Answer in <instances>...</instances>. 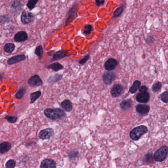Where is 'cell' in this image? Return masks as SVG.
<instances>
[{"mask_svg":"<svg viewBox=\"0 0 168 168\" xmlns=\"http://www.w3.org/2000/svg\"><path fill=\"white\" fill-rule=\"evenodd\" d=\"M141 82L139 80H136L133 83V86H132L131 87L130 89V92L131 93H135L137 92V91L139 89V87L141 86Z\"/></svg>","mask_w":168,"mask_h":168,"instance_id":"603a6c76","label":"cell"},{"mask_svg":"<svg viewBox=\"0 0 168 168\" xmlns=\"http://www.w3.org/2000/svg\"><path fill=\"white\" fill-rule=\"evenodd\" d=\"M28 83L32 87L39 86L42 84V80L38 75H34L31 77Z\"/></svg>","mask_w":168,"mask_h":168,"instance_id":"52a82bcc","label":"cell"},{"mask_svg":"<svg viewBox=\"0 0 168 168\" xmlns=\"http://www.w3.org/2000/svg\"><path fill=\"white\" fill-rule=\"evenodd\" d=\"M56 163L53 160L51 159H46L43 160L41 163L40 168H56Z\"/></svg>","mask_w":168,"mask_h":168,"instance_id":"7c38bea8","label":"cell"},{"mask_svg":"<svg viewBox=\"0 0 168 168\" xmlns=\"http://www.w3.org/2000/svg\"><path fill=\"white\" fill-rule=\"evenodd\" d=\"M26 93V89L24 88H21L15 94V98L17 99H20Z\"/></svg>","mask_w":168,"mask_h":168,"instance_id":"4316f807","label":"cell"},{"mask_svg":"<svg viewBox=\"0 0 168 168\" xmlns=\"http://www.w3.org/2000/svg\"><path fill=\"white\" fill-rule=\"evenodd\" d=\"M47 69H51V70H52L53 71L55 72H57L59 71V70H62L64 68V67L62 66V65L60 63H54L52 64L49 65L47 67Z\"/></svg>","mask_w":168,"mask_h":168,"instance_id":"ffe728a7","label":"cell"},{"mask_svg":"<svg viewBox=\"0 0 168 168\" xmlns=\"http://www.w3.org/2000/svg\"><path fill=\"white\" fill-rule=\"evenodd\" d=\"M162 87L161 83L160 82H157L153 84L152 87V90L154 92H157Z\"/></svg>","mask_w":168,"mask_h":168,"instance_id":"1f68e13d","label":"cell"},{"mask_svg":"<svg viewBox=\"0 0 168 168\" xmlns=\"http://www.w3.org/2000/svg\"><path fill=\"white\" fill-rule=\"evenodd\" d=\"M35 53L38 56L39 59V60L42 59L43 54V50L42 46V45H39V46H37L36 49H35Z\"/></svg>","mask_w":168,"mask_h":168,"instance_id":"d4e9b609","label":"cell"},{"mask_svg":"<svg viewBox=\"0 0 168 168\" xmlns=\"http://www.w3.org/2000/svg\"><path fill=\"white\" fill-rule=\"evenodd\" d=\"M34 18L33 13L28 11H24L21 16V22L24 24H28L34 21Z\"/></svg>","mask_w":168,"mask_h":168,"instance_id":"5b68a950","label":"cell"},{"mask_svg":"<svg viewBox=\"0 0 168 168\" xmlns=\"http://www.w3.org/2000/svg\"><path fill=\"white\" fill-rule=\"evenodd\" d=\"M45 116L50 119L59 121L66 116V114L63 109L60 108H48L44 110Z\"/></svg>","mask_w":168,"mask_h":168,"instance_id":"6da1fadb","label":"cell"},{"mask_svg":"<svg viewBox=\"0 0 168 168\" xmlns=\"http://www.w3.org/2000/svg\"><path fill=\"white\" fill-rule=\"evenodd\" d=\"M92 30H93V27H92V25H90V24H87L83 30V32L84 34L88 35L90 34Z\"/></svg>","mask_w":168,"mask_h":168,"instance_id":"83f0119b","label":"cell"},{"mask_svg":"<svg viewBox=\"0 0 168 168\" xmlns=\"http://www.w3.org/2000/svg\"><path fill=\"white\" fill-rule=\"evenodd\" d=\"M5 119L7 120L8 122H9L10 123H15L16 121H17V117L15 116H7L5 117Z\"/></svg>","mask_w":168,"mask_h":168,"instance_id":"f546056e","label":"cell"},{"mask_svg":"<svg viewBox=\"0 0 168 168\" xmlns=\"http://www.w3.org/2000/svg\"><path fill=\"white\" fill-rule=\"evenodd\" d=\"M123 87L119 84H115L112 89L110 90V93L113 97H118L123 92Z\"/></svg>","mask_w":168,"mask_h":168,"instance_id":"30bf717a","label":"cell"},{"mask_svg":"<svg viewBox=\"0 0 168 168\" xmlns=\"http://www.w3.org/2000/svg\"><path fill=\"white\" fill-rule=\"evenodd\" d=\"M12 149V145L9 142H4L0 145V153L2 154L8 153Z\"/></svg>","mask_w":168,"mask_h":168,"instance_id":"2e32d148","label":"cell"},{"mask_svg":"<svg viewBox=\"0 0 168 168\" xmlns=\"http://www.w3.org/2000/svg\"><path fill=\"white\" fill-rule=\"evenodd\" d=\"M16 162L14 160L10 159L5 163V167L7 168H13L15 167Z\"/></svg>","mask_w":168,"mask_h":168,"instance_id":"4dcf8cb0","label":"cell"},{"mask_svg":"<svg viewBox=\"0 0 168 168\" xmlns=\"http://www.w3.org/2000/svg\"><path fill=\"white\" fill-rule=\"evenodd\" d=\"M150 96L147 92H139L136 96V100L138 102L146 103L150 100Z\"/></svg>","mask_w":168,"mask_h":168,"instance_id":"8fae6325","label":"cell"},{"mask_svg":"<svg viewBox=\"0 0 168 168\" xmlns=\"http://www.w3.org/2000/svg\"><path fill=\"white\" fill-rule=\"evenodd\" d=\"M89 55H86V56L84 57V58L81 59V60L79 61V64H80L81 65L84 64H85V63L88 61V59H89Z\"/></svg>","mask_w":168,"mask_h":168,"instance_id":"d590c367","label":"cell"},{"mask_svg":"<svg viewBox=\"0 0 168 168\" xmlns=\"http://www.w3.org/2000/svg\"><path fill=\"white\" fill-rule=\"evenodd\" d=\"M22 4H21L20 2L15 0L13 1L11 5V7L12 9L15 12H19L22 8Z\"/></svg>","mask_w":168,"mask_h":168,"instance_id":"d6986e66","label":"cell"},{"mask_svg":"<svg viewBox=\"0 0 168 168\" xmlns=\"http://www.w3.org/2000/svg\"><path fill=\"white\" fill-rule=\"evenodd\" d=\"M61 106L63 109L67 112H71L72 110V108H73L72 103L70 100H68V99L64 100L61 103Z\"/></svg>","mask_w":168,"mask_h":168,"instance_id":"e0dca14e","label":"cell"},{"mask_svg":"<svg viewBox=\"0 0 168 168\" xmlns=\"http://www.w3.org/2000/svg\"><path fill=\"white\" fill-rule=\"evenodd\" d=\"M66 56H67V55L66 54V51L59 50V51H57L56 52H55L53 54L51 61L59 60H60Z\"/></svg>","mask_w":168,"mask_h":168,"instance_id":"ac0fdd59","label":"cell"},{"mask_svg":"<svg viewBox=\"0 0 168 168\" xmlns=\"http://www.w3.org/2000/svg\"><path fill=\"white\" fill-rule=\"evenodd\" d=\"M132 102L130 100H126L122 101L120 104L121 109L123 110L129 109L132 106Z\"/></svg>","mask_w":168,"mask_h":168,"instance_id":"44dd1931","label":"cell"},{"mask_svg":"<svg viewBox=\"0 0 168 168\" xmlns=\"http://www.w3.org/2000/svg\"><path fill=\"white\" fill-rule=\"evenodd\" d=\"M168 153V147L163 146L158 150L154 154V158L156 161L162 162L164 160Z\"/></svg>","mask_w":168,"mask_h":168,"instance_id":"3957f363","label":"cell"},{"mask_svg":"<svg viewBox=\"0 0 168 168\" xmlns=\"http://www.w3.org/2000/svg\"><path fill=\"white\" fill-rule=\"evenodd\" d=\"M79 155V151H77L76 150H72L68 154L69 157L70 158V159H75L76 158L78 157Z\"/></svg>","mask_w":168,"mask_h":168,"instance_id":"f1b7e54d","label":"cell"},{"mask_svg":"<svg viewBox=\"0 0 168 168\" xmlns=\"http://www.w3.org/2000/svg\"><path fill=\"white\" fill-rule=\"evenodd\" d=\"M136 109L138 113L141 114H146L149 113L150 108L147 105L139 104L136 106Z\"/></svg>","mask_w":168,"mask_h":168,"instance_id":"9a60e30c","label":"cell"},{"mask_svg":"<svg viewBox=\"0 0 168 168\" xmlns=\"http://www.w3.org/2000/svg\"><path fill=\"white\" fill-rule=\"evenodd\" d=\"M96 5L98 7H100V5H102L105 3V0H96Z\"/></svg>","mask_w":168,"mask_h":168,"instance_id":"8d00e7d4","label":"cell"},{"mask_svg":"<svg viewBox=\"0 0 168 168\" xmlns=\"http://www.w3.org/2000/svg\"><path fill=\"white\" fill-rule=\"evenodd\" d=\"M41 95H42V92L40 91H38L31 94L30 96V104L34 103L37 99H38L41 97Z\"/></svg>","mask_w":168,"mask_h":168,"instance_id":"7402d4cb","label":"cell"},{"mask_svg":"<svg viewBox=\"0 0 168 168\" xmlns=\"http://www.w3.org/2000/svg\"><path fill=\"white\" fill-rule=\"evenodd\" d=\"M54 130L52 128H47L46 129L41 130V131L39 132V137L41 139L45 140L49 139L54 135Z\"/></svg>","mask_w":168,"mask_h":168,"instance_id":"277c9868","label":"cell"},{"mask_svg":"<svg viewBox=\"0 0 168 168\" xmlns=\"http://www.w3.org/2000/svg\"><path fill=\"white\" fill-rule=\"evenodd\" d=\"M117 65L118 62L116 60L113 58H110L106 61L104 66L106 70L110 71L115 69L116 67H117Z\"/></svg>","mask_w":168,"mask_h":168,"instance_id":"ba28073f","label":"cell"},{"mask_svg":"<svg viewBox=\"0 0 168 168\" xmlns=\"http://www.w3.org/2000/svg\"><path fill=\"white\" fill-rule=\"evenodd\" d=\"M28 38L27 34L25 31H20L15 35L14 39L16 42H22Z\"/></svg>","mask_w":168,"mask_h":168,"instance_id":"5bb4252c","label":"cell"},{"mask_svg":"<svg viewBox=\"0 0 168 168\" xmlns=\"http://www.w3.org/2000/svg\"><path fill=\"white\" fill-rule=\"evenodd\" d=\"M62 75H56L54 76L50 77L49 79V82H57L60 80L61 79H62Z\"/></svg>","mask_w":168,"mask_h":168,"instance_id":"d6a6232c","label":"cell"},{"mask_svg":"<svg viewBox=\"0 0 168 168\" xmlns=\"http://www.w3.org/2000/svg\"><path fill=\"white\" fill-rule=\"evenodd\" d=\"M76 10V5H74V6L70 9V11L69 12L68 17L67 18L66 23H65V25H66V26L71 23L77 17Z\"/></svg>","mask_w":168,"mask_h":168,"instance_id":"9c48e42d","label":"cell"},{"mask_svg":"<svg viewBox=\"0 0 168 168\" xmlns=\"http://www.w3.org/2000/svg\"><path fill=\"white\" fill-rule=\"evenodd\" d=\"M123 11V7H120L116 9L114 13H113V16L115 17H118L121 15L122 12Z\"/></svg>","mask_w":168,"mask_h":168,"instance_id":"e575fe53","label":"cell"},{"mask_svg":"<svg viewBox=\"0 0 168 168\" xmlns=\"http://www.w3.org/2000/svg\"><path fill=\"white\" fill-rule=\"evenodd\" d=\"M147 87L146 86H141L139 89V92H147Z\"/></svg>","mask_w":168,"mask_h":168,"instance_id":"74e56055","label":"cell"},{"mask_svg":"<svg viewBox=\"0 0 168 168\" xmlns=\"http://www.w3.org/2000/svg\"><path fill=\"white\" fill-rule=\"evenodd\" d=\"M26 59V56L24 54H20V55H16L15 56L9 58L8 60V64L9 65L15 64V63H18L23 61Z\"/></svg>","mask_w":168,"mask_h":168,"instance_id":"4fadbf2b","label":"cell"},{"mask_svg":"<svg viewBox=\"0 0 168 168\" xmlns=\"http://www.w3.org/2000/svg\"><path fill=\"white\" fill-rule=\"evenodd\" d=\"M38 1L39 0H28L27 6L30 10H32L34 8Z\"/></svg>","mask_w":168,"mask_h":168,"instance_id":"484cf974","label":"cell"},{"mask_svg":"<svg viewBox=\"0 0 168 168\" xmlns=\"http://www.w3.org/2000/svg\"><path fill=\"white\" fill-rule=\"evenodd\" d=\"M160 98L164 102H168V91L163 92L161 94Z\"/></svg>","mask_w":168,"mask_h":168,"instance_id":"836d02e7","label":"cell"},{"mask_svg":"<svg viewBox=\"0 0 168 168\" xmlns=\"http://www.w3.org/2000/svg\"><path fill=\"white\" fill-rule=\"evenodd\" d=\"M116 78V75L114 72H107L104 73L102 76V80L104 83L107 85H109L113 82Z\"/></svg>","mask_w":168,"mask_h":168,"instance_id":"8992f818","label":"cell"},{"mask_svg":"<svg viewBox=\"0 0 168 168\" xmlns=\"http://www.w3.org/2000/svg\"><path fill=\"white\" fill-rule=\"evenodd\" d=\"M147 127L144 125H141L135 128L130 132V137L133 141H138L142 135L147 133Z\"/></svg>","mask_w":168,"mask_h":168,"instance_id":"7a4b0ae2","label":"cell"},{"mask_svg":"<svg viewBox=\"0 0 168 168\" xmlns=\"http://www.w3.org/2000/svg\"><path fill=\"white\" fill-rule=\"evenodd\" d=\"M15 45L13 43H6L4 47V51L8 53H12L15 49Z\"/></svg>","mask_w":168,"mask_h":168,"instance_id":"cb8c5ba5","label":"cell"}]
</instances>
